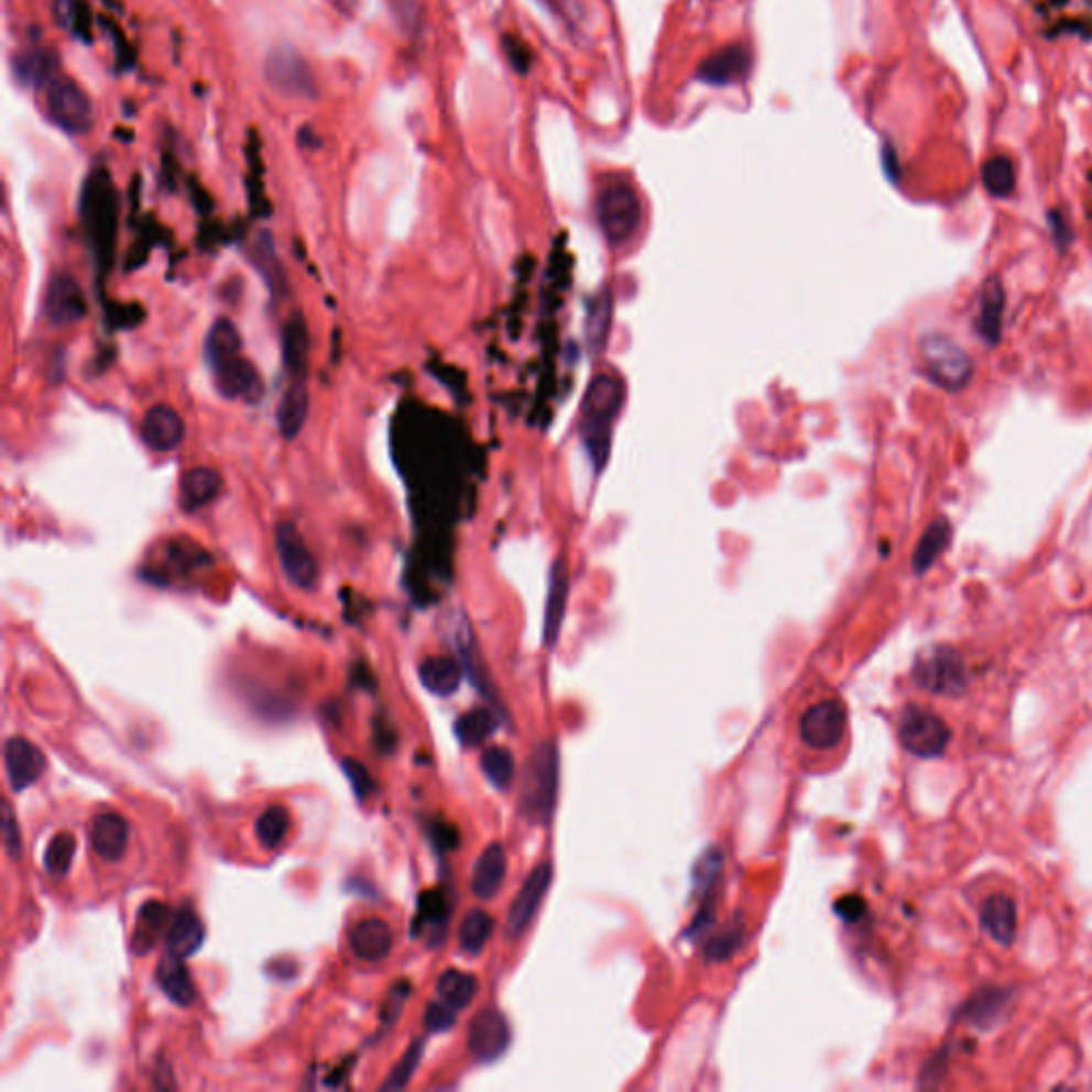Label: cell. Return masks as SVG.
Returning <instances> with one entry per match:
<instances>
[{
    "label": "cell",
    "mask_w": 1092,
    "mask_h": 1092,
    "mask_svg": "<svg viewBox=\"0 0 1092 1092\" xmlns=\"http://www.w3.org/2000/svg\"><path fill=\"white\" fill-rule=\"evenodd\" d=\"M898 736L905 750L921 757H932L943 753L950 745L952 732L948 723L935 711L911 705L900 713Z\"/></svg>",
    "instance_id": "9"
},
{
    "label": "cell",
    "mask_w": 1092,
    "mask_h": 1092,
    "mask_svg": "<svg viewBox=\"0 0 1092 1092\" xmlns=\"http://www.w3.org/2000/svg\"><path fill=\"white\" fill-rule=\"evenodd\" d=\"M623 382L611 374L596 375L585 393L580 408V440L596 472L609 461L613 427L623 408Z\"/></svg>",
    "instance_id": "1"
},
{
    "label": "cell",
    "mask_w": 1092,
    "mask_h": 1092,
    "mask_svg": "<svg viewBox=\"0 0 1092 1092\" xmlns=\"http://www.w3.org/2000/svg\"><path fill=\"white\" fill-rule=\"evenodd\" d=\"M745 937V924L741 920H732L723 930H719L716 937L707 943V960L709 962H721L732 958V954L741 948Z\"/></svg>",
    "instance_id": "42"
},
{
    "label": "cell",
    "mask_w": 1092,
    "mask_h": 1092,
    "mask_svg": "<svg viewBox=\"0 0 1092 1092\" xmlns=\"http://www.w3.org/2000/svg\"><path fill=\"white\" fill-rule=\"evenodd\" d=\"M421 1057H423V1044L416 1041V1044L410 1046L402 1060L393 1067V1071L389 1073L386 1082L380 1089L382 1091H402V1089H406L410 1080H412V1075H414V1071H416V1067H418V1062H421Z\"/></svg>",
    "instance_id": "45"
},
{
    "label": "cell",
    "mask_w": 1092,
    "mask_h": 1092,
    "mask_svg": "<svg viewBox=\"0 0 1092 1092\" xmlns=\"http://www.w3.org/2000/svg\"><path fill=\"white\" fill-rule=\"evenodd\" d=\"M495 928L493 918L484 909H470L459 926V946L466 954L477 956L484 950Z\"/></svg>",
    "instance_id": "33"
},
{
    "label": "cell",
    "mask_w": 1092,
    "mask_h": 1092,
    "mask_svg": "<svg viewBox=\"0 0 1092 1092\" xmlns=\"http://www.w3.org/2000/svg\"><path fill=\"white\" fill-rule=\"evenodd\" d=\"M90 845L105 862H118L129 845V823L118 813H99L90 823Z\"/></svg>",
    "instance_id": "20"
},
{
    "label": "cell",
    "mask_w": 1092,
    "mask_h": 1092,
    "mask_svg": "<svg viewBox=\"0 0 1092 1092\" xmlns=\"http://www.w3.org/2000/svg\"><path fill=\"white\" fill-rule=\"evenodd\" d=\"M480 768L491 785H495L498 789H506L514 779L516 766H514L511 751L504 750V747H491V750L482 751Z\"/></svg>",
    "instance_id": "36"
},
{
    "label": "cell",
    "mask_w": 1092,
    "mask_h": 1092,
    "mask_svg": "<svg viewBox=\"0 0 1092 1092\" xmlns=\"http://www.w3.org/2000/svg\"><path fill=\"white\" fill-rule=\"evenodd\" d=\"M209 372L214 375L216 389L222 397L243 402V404H261L265 397V382L259 370L248 361L241 350L225 354L220 359H214L207 363Z\"/></svg>",
    "instance_id": "8"
},
{
    "label": "cell",
    "mask_w": 1092,
    "mask_h": 1092,
    "mask_svg": "<svg viewBox=\"0 0 1092 1092\" xmlns=\"http://www.w3.org/2000/svg\"><path fill=\"white\" fill-rule=\"evenodd\" d=\"M205 941V926L190 905L179 907L167 928V952L182 958L201 950Z\"/></svg>",
    "instance_id": "25"
},
{
    "label": "cell",
    "mask_w": 1092,
    "mask_h": 1092,
    "mask_svg": "<svg viewBox=\"0 0 1092 1092\" xmlns=\"http://www.w3.org/2000/svg\"><path fill=\"white\" fill-rule=\"evenodd\" d=\"M982 177L994 197H1007L1016 186V171L1007 156H992L984 165Z\"/></svg>",
    "instance_id": "40"
},
{
    "label": "cell",
    "mask_w": 1092,
    "mask_h": 1092,
    "mask_svg": "<svg viewBox=\"0 0 1092 1092\" xmlns=\"http://www.w3.org/2000/svg\"><path fill=\"white\" fill-rule=\"evenodd\" d=\"M559 789V751L550 743L543 741L532 751L525 791H523V811L536 823H548L557 805Z\"/></svg>",
    "instance_id": "2"
},
{
    "label": "cell",
    "mask_w": 1092,
    "mask_h": 1092,
    "mask_svg": "<svg viewBox=\"0 0 1092 1092\" xmlns=\"http://www.w3.org/2000/svg\"><path fill=\"white\" fill-rule=\"evenodd\" d=\"M436 990L446 1005H450L452 1009L459 1012V1009L470 1007L472 1001L477 998L478 980L472 973L448 969L438 978Z\"/></svg>",
    "instance_id": "31"
},
{
    "label": "cell",
    "mask_w": 1092,
    "mask_h": 1092,
    "mask_svg": "<svg viewBox=\"0 0 1092 1092\" xmlns=\"http://www.w3.org/2000/svg\"><path fill=\"white\" fill-rule=\"evenodd\" d=\"M834 911L839 914L841 920L855 921L862 916V911H864V900L860 896H853V894L843 896V898L837 900Z\"/></svg>",
    "instance_id": "52"
},
{
    "label": "cell",
    "mask_w": 1092,
    "mask_h": 1092,
    "mask_svg": "<svg viewBox=\"0 0 1092 1092\" xmlns=\"http://www.w3.org/2000/svg\"><path fill=\"white\" fill-rule=\"evenodd\" d=\"M450 918V903L443 889H427L418 896V914L414 920V932L425 926H443Z\"/></svg>",
    "instance_id": "38"
},
{
    "label": "cell",
    "mask_w": 1092,
    "mask_h": 1092,
    "mask_svg": "<svg viewBox=\"0 0 1092 1092\" xmlns=\"http://www.w3.org/2000/svg\"><path fill=\"white\" fill-rule=\"evenodd\" d=\"M45 316L54 327H70L86 316V297L77 280L68 273H54L45 295Z\"/></svg>",
    "instance_id": "15"
},
{
    "label": "cell",
    "mask_w": 1092,
    "mask_h": 1092,
    "mask_svg": "<svg viewBox=\"0 0 1092 1092\" xmlns=\"http://www.w3.org/2000/svg\"><path fill=\"white\" fill-rule=\"evenodd\" d=\"M609 325H611V295H602L591 304L587 320V340L591 343L593 352H600V348L604 346Z\"/></svg>",
    "instance_id": "44"
},
{
    "label": "cell",
    "mask_w": 1092,
    "mask_h": 1092,
    "mask_svg": "<svg viewBox=\"0 0 1092 1092\" xmlns=\"http://www.w3.org/2000/svg\"><path fill=\"white\" fill-rule=\"evenodd\" d=\"M721 869H723V853L717 848L707 850L698 858V862L694 864V871H691V880H694V887H696L698 896H709L713 892L717 880L721 875Z\"/></svg>",
    "instance_id": "41"
},
{
    "label": "cell",
    "mask_w": 1092,
    "mask_h": 1092,
    "mask_svg": "<svg viewBox=\"0 0 1092 1092\" xmlns=\"http://www.w3.org/2000/svg\"><path fill=\"white\" fill-rule=\"evenodd\" d=\"M256 839L263 848L267 850H277L284 841H286V834L291 830V813L286 807L282 805H272L270 809H265L259 819H256Z\"/></svg>",
    "instance_id": "35"
},
{
    "label": "cell",
    "mask_w": 1092,
    "mask_h": 1092,
    "mask_svg": "<svg viewBox=\"0 0 1092 1092\" xmlns=\"http://www.w3.org/2000/svg\"><path fill=\"white\" fill-rule=\"evenodd\" d=\"M457 1009H452L450 1005L446 1003H432L427 1009H425V1016H423V1023H425V1028L432 1030V1033H443V1030H448L452 1028V1024L457 1023V1016H455Z\"/></svg>",
    "instance_id": "49"
},
{
    "label": "cell",
    "mask_w": 1092,
    "mask_h": 1092,
    "mask_svg": "<svg viewBox=\"0 0 1092 1092\" xmlns=\"http://www.w3.org/2000/svg\"><path fill=\"white\" fill-rule=\"evenodd\" d=\"M598 225L613 245H621L636 236L643 218V207L636 190L623 179H609L596 197Z\"/></svg>",
    "instance_id": "3"
},
{
    "label": "cell",
    "mask_w": 1092,
    "mask_h": 1092,
    "mask_svg": "<svg viewBox=\"0 0 1092 1092\" xmlns=\"http://www.w3.org/2000/svg\"><path fill=\"white\" fill-rule=\"evenodd\" d=\"M948 540H950V527H948V523H943V521L932 523L926 529V534L921 536L920 545L916 548L914 568L918 572H924L939 557V553L946 548Z\"/></svg>",
    "instance_id": "39"
},
{
    "label": "cell",
    "mask_w": 1092,
    "mask_h": 1092,
    "mask_svg": "<svg viewBox=\"0 0 1092 1092\" xmlns=\"http://www.w3.org/2000/svg\"><path fill=\"white\" fill-rule=\"evenodd\" d=\"M920 354L926 374L946 389H958L971 378V359L946 336H926Z\"/></svg>",
    "instance_id": "10"
},
{
    "label": "cell",
    "mask_w": 1092,
    "mask_h": 1092,
    "mask_svg": "<svg viewBox=\"0 0 1092 1092\" xmlns=\"http://www.w3.org/2000/svg\"><path fill=\"white\" fill-rule=\"evenodd\" d=\"M502 45H504V52H506V58H509L512 68L516 73H527L534 63V54H532L529 45L514 34H506L502 39Z\"/></svg>",
    "instance_id": "47"
},
{
    "label": "cell",
    "mask_w": 1092,
    "mask_h": 1092,
    "mask_svg": "<svg viewBox=\"0 0 1092 1092\" xmlns=\"http://www.w3.org/2000/svg\"><path fill=\"white\" fill-rule=\"evenodd\" d=\"M750 50L743 45H730L702 61L698 67V79L711 86H732L743 81L750 75Z\"/></svg>",
    "instance_id": "18"
},
{
    "label": "cell",
    "mask_w": 1092,
    "mask_h": 1092,
    "mask_svg": "<svg viewBox=\"0 0 1092 1092\" xmlns=\"http://www.w3.org/2000/svg\"><path fill=\"white\" fill-rule=\"evenodd\" d=\"M307 348H309V338H307L306 320L302 318V314H297L286 323L282 336L284 365L293 380H306Z\"/></svg>",
    "instance_id": "30"
},
{
    "label": "cell",
    "mask_w": 1092,
    "mask_h": 1092,
    "mask_svg": "<svg viewBox=\"0 0 1092 1092\" xmlns=\"http://www.w3.org/2000/svg\"><path fill=\"white\" fill-rule=\"evenodd\" d=\"M916 681L935 694H960L967 687L964 664L954 651L937 648L916 664Z\"/></svg>",
    "instance_id": "14"
},
{
    "label": "cell",
    "mask_w": 1092,
    "mask_h": 1092,
    "mask_svg": "<svg viewBox=\"0 0 1092 1092\" xmlns=\"http://www.w3.org/2000/svg\"><path fill=\"white\" fill-rule=\"evenodd\" d=\"M47 760L43 751L24 736H13L4 743V768L13 791H24L41 779Z\"/></svg>",
    "instance_id": "17"
},
{
    "label": "cell",
    "mask_w": 1092,
    "mask_h": 1092,
    "mask_svg": "<svg viewBox=\"0 0 1092 1092\" xmlns=\"http://www.w3.org/2000/svg\"><path fill=\"white\" fill-rule=\"evenodd\" d=\"M980 921L990 939L1007 946L1016 937L1018 928V911L1014 900L1003 892H992L980 907Z\"/></svg>",
    "instance_id": "24"
},
{
    "label": "cell",
    "mask_w": 1092,
    "mask_h": 1092,
    "mask_svg": "<svg viewBox=\"0 0 1092 1092\" xmlns=\"http://www.w3.org/2000/svg\"><path fill=\"white\" fill-rule=\"evenodd\" d=\"M568 589H570V575L568 566L564 559H557L550 566L548 575V593H546L545 609V643L546 647H555L559 641V630L564 623L566 604H568Z\"/></svg>",
    "instance_id": "21"
},
{
    "label": "cell",
    "mask_w": 1092,
    "mask_h": 1092,
    "mask_svg": "<svg viewBox=\"0 0 1092 1092\" xmlns=\"http://www.w3.org/2000/svg\"><path fill=\"white\" fill-rule=\"evenodd\" d=\"M550 884H553V866H550V862H540L529 873V877L518 889L516 898L512 900L509 920H506V937L511 941L521 939L525 935V930L532 926V921L536 918V914H538V909L548 894Z\"/></svg>",
    "instance_id": "12"
},
{
    "label": "cell",
    "mask_w": 1092,
    "mask_h": 1092,
    "mask_svg": "<svg viewBox=\"0 0 1092 1092\" xmlns=\"http://www.w3.org/2000/svg\"><path fill=\"white\" fill-rule=\"evenodd\" d=\"M395 730L386 721H375L374 743L382 753H391L395 750Z\"/></svg>",
    "instance_id": "53"
},
{
    "label": "cell",
    "mask_w": 1092,
    "mask_h": 1092,
    "mask_svg": "<svg viewBox=\"0 0 1092 1092\" xmlns=\"http://www.w3.org/2000/svg\"><path fill=\"white\" fill-rule=\"evenodd\" d=\"M50 120L68 135H86L92 129L95 111L88 95L65 75H56L45 86Z\"/></svg>",
    "instance_id": "5"
},
{
    "label": "cell",
    "mask_w": 1092,
    "mask_h": 1092,
    "mask_svg": "<svg viewBox=\"0 0 1092 1092\" xmlns=\"http://www.w3.org/2000/svg\"><path fill=\"white\" fill-rule=\"evenodd\" d=\"M265 79L273 92L286 99L312 101L318 97V86L306 58L291 45L273 47L265 61Z\"/></svg>",
    "instance_id": "6"
},
{
    "label": "cell",
    "mask_w": 1092,
    "mask_h": 1092,
    "mask_svg": "<svg viewBox=\"0 0 1092 1092\" xmlns=\"http://www.w3.org/2000/svg\"><path fill=\"white\" fill-rule=\"evenodd\" d=\"M222 491V477L214 468L197 466L179 482V506L184 512H197L209 506Z\"/></svg>",
    "instance_id": "22"
},
{
    "label": "cell",
    "mask_w": 1092,
    "mask_h": 1092,
    "mask_svg": "<svg viewBox=\"0 0 1092 1092\" xmlns=\"http://www.w3.org/2000/svg\"><path fill=\"white\" fill-rule=\"evenodd\" d=\"M273 543L284 577L299 589H314L320 579V568L306 538L293 521H280L273 529Z\"/></svg>",
    "instance_id": "7"
},
{
    "label": "cell",
    "mask_w": 1092,
    "mask_h": 1092,
    "mask_svg": "<svg viewBox=\"0 0 1092 1092\" xmlns=\"http://www.w3.org/2000/svg\"><path fill=\"white\" fill-rule=\"evenodd\" d=\"M75 852H77V841L70 832H58L45 848V855H43V864H45V871L50 875H67L73 866V860H75Z\"/></svg>",
    "instance_id": "37"
},
{
    "label": "cell",
    "mask_w": 1092,
    "mask_h": 1092,
    "mask_svg": "<svg viewBox=\"0 0 1092 1092\" xmlns=\"http://www.w3.org/2000/svg\"><path fill=\"white\" fill-rule=\"evenodd\" d=\"M498 730V717L489 709H472L457 719L455 734L463 747L482 745Z\"/></svg>",
    "instance_id": "32"
},
{
    "label": "cell",
    "mask_w": 1092,
    "mask_h": 1092,
    "mask_svg": "<svg viewBox=\"0 0 1092 1092\" xmlns=\"http://www.w3.org/2000/svg\"><path fill=\"white\" fill-rule=\"evenodd\" d=\"M58 61L50 52H29L20 58H15V75L26 84L45 88L56 75H58Z\"/></svg>",
    "instance_id": "34"
},
{
    "label": "cell",
    "mask_w": 1092,
    "mask_h": 1092,
    "mask_svg": "<svg viewBox=\"0 0 1092 1092\" xmlns=\"http://www.w3.org/2000/svg\"><path fill=\"white\" fill-rule=\"evenodd\" d=\"M418 677L434 696H452L461 682V664L450 655H432L421 662Z\"/></svg>",
    "instance_id": "29"
},
{
    "label": "cell",
    "mask_w": 1092,
    "mask_h": 1092,
    "mask_svg": "<svg viewBox=\"0 0 1092 1092\" xmlns=\"http://www.w3.org/2000/svg\"><path fill=\"white\" fill-rule=\"evenodd\" d=\"M171 918H173V914L167 909V905H163L159 900L143 903L141 909L136 911L133 952L136 956L148 954L156 946V941L165 932V928H170Z\"/></svg>",
    "instance_id": "28"
},
{
    "label": "cell",
    "mask_w": 1092,
    "mask_h": 1092,
    "mask_svg": "<svg viewBox=\"0 0 1092 1092\" xmlns=\"http://www.w3.org/2000/svg\"><path fill=\"white\" fill-rule=\"evenodd\" d=\"M307 414H309V393H307L306 380H291L275 412L280 434L286 440L297 438L306 425Z\"/></svg>",
    "instance_id": "27"
},
{
    "label": "cell",
    "mask_w": 1092,
    "mask_h": 1092,
    "mask_svg": "<svg viewBox=\"0 0 1092 1092\" xmlns=\"http://www.w3.org/2000/svg\"><path fill=\"white\" fill-rule=\"evenodd\" d=\"M141 443L154 452H171L186 438V423L182 414L167 404H156L148 410L139 425Z\"/></svg>",
    "instance_id": "16"
},
{
    "label": "cell",
    "mask_w": 1092,
    "mask_h": 1092,
    "mask_svg": "<svg viewBox=\"0 0 1092 1092\" xmlns=\"http://www.w3.org/2000/svg\"><path fill=\"white\" fill-rule=\"evenodd\" d=\"M156 982L165 996L177 1007H190L197 998V989L193 982V975L188 967L184 964L182 956L167 954L161 958L156 967Z\"/></svg>",
    "instance_id": "23"
},
{
    "label": "cell",
    "mask_w": 1092,
    "mask_h": 1092,
    "mask_svg": "<svg viewBox=\"0 0 1092 1092\" xmlns=\"http://www.w3.org/2000/svg\"><path fill=\"white\" fill-rule=\"evenodd\" d=\"M509 858L500 843H491L484 852L478 855L472 871V892L480 900H491L506 880Z\"/></svg>",
    "instance_id": "26"
},
{
    "label": "cell",
    "mask_w": 1092,
    "mask_h": 1092,
    "mask_svg": "<svg viewBox=\"0 0 1092 1092\" xmlns=\"http://www.w3.org/2000/svg\"><path fill=\"white\" fill-rule=\"evenodd\" d=\"M1001 314H1003V291L996 284V280H992L986 284V293H984V302H982V316L978 320L980 334L989 341L996 340V336H998Z\"/></svg>",
    "instance_id": "43"
},
{
    "label": "cell",
    "mask_w": 1092,
    "mask_h": 1092,
    "mask_svg": "<svg viewBox=\"0 0 1092 1092\" xmlns=\"http://www.w3.org/2000/svg\"><path fill=\"white\" fill-rule=\"evenodd\" d=\"M1037 31L1050 39L1091 36L1092 0H1024Z\"/></svg>",
    "instance_id": "4"
},
{
    "label": "cell",
    "mask_w": 1092,
    "mask_h": 1092,
    "mask_svg": "<svg viewBox=\"0 0 1092 1092\" xmlns=\"http://www.w3.org/2000/svg\"><path fill=\"white\" fill-rule=\"evenodd\" d=\"M512 1030L506 1016L495 1007L478 1012L468 1030V1048L480 1062H493L511 1046Z\"/></svg>",
    "instance_id": "13"
},
{
    "label": "cell",
    "mask_w": 1092,
    "mask_h": 1092,
    "mask_svg": "<svg viewBox=\"0 0 1092 1092\" xmlns=\"http://www.w3.org/2000/svg\"><path fill=\"white\" fill-rule=\"evenodd\" d=\"M2 837H4V850L11 858L22 855V837H20V826L13 816L11 807L4 805V818H2Z\"/></svg>",
    "instance_id": "50"
},
{
    "label": "cell",
    "mask_w": 1092,
    "mask_h": 1092,
    "mask_svg": "<svg viewBox=\"0 0 1092 1092\" xmlns=\"http://www.w3.org/2000/svg\"><path fill=\"white\" fill-rule=\"evenodd\" d=\"M348 946L352 954L365 962L384 960L393 948V930L384 920L365 918L350 928Z\"/></svg>",
    "instance_id": "19"
},
{
    "label": "cell",
    "mask_w": 1092,
    "mask_h": 1092,
    "mask_svg": "<svg viewBox=\"0 0 1092 1092\" xmlns=\"http://www.w3.org/2000/svg\"><path fill=\"white\" fill-rule=\"evenodd\" d=\"M341 771L346 775V779L352 785V791L359 800H365L370 794H374L375 784L370 775V771L359 762V760H352V757H343L341 760Z\"/></svg>",
    "instance_id": "46"
},
{
    "label": "cell",
    "mask_w": 1092,
    "mask_h": 1092,
    "mask_svg": "<svg viewBox=\"0 0 1092 1092\" xmlns=\"http://www.w3.org/2000/svg\"><path fill=\"white\" fill-rule=\"evenodd\" d=\"M848 728V711L839 700H821L805 711L800 719V736L813 750L837 747Z\"/></svg>",
    "instance_id": "11"
},
{
    "label": "cell",
    "mask_w": 1092,
    "mask_h": 1092,
    "mask_svg": "<svg viewBox=\"0 0 1092 1092\" xmlns=\"http://www.w3.org/2000/svg\"><path fill=\"white\" fill-rule=\"evenodd\" d=\"M1082 204H1084V220H1086V227H1089V233H1091L1092 238V167L1086 173V179H1084Z\"/></svg>",
    "instance_id": "54"
},
{
    "label": "cell",
    "mask_w": 1092,
    "mask_h": 1092,
    "mask_svg": "<svg viewBox=\"0 0 1092 1092\" xmlns=\"http://www.w3.org/2000/svg\"><path fill=\"white\" fill-rule=\"evenodd\" d=\"M429 834H432V841L436 843V848L440 852L457 850V845H459V832L448 821H434L429 828Z\"/></svg>",
    "instance_id": "51"
},
{
    "label": "cell",
    "mask_w": 1092,
    "mask_h": 1092,
    "mask_svg": "<svg viewBox=\"0 0 1092 1092\" xmlns=\"http://www.w3.org/2000/svg\"><path fill=\"white\" fill-rule=\"evenodd\" d=\"M391 11L397 26L406 34L416 33L421 24V2L418 0H391Z\"/></svg>",
    "instance_id": "48"
}]
</instances>
